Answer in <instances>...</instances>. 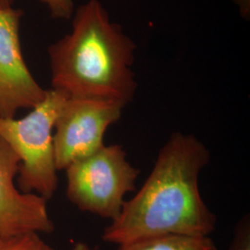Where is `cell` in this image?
<instances>
[{"mask_svg": "<svg viewBox=\"0 0 250 250\" xmlns=\"http://www.w3.org/2000/svg\"><path fill=\"white\" fill-rule=\"evenodd\" d=\"M14 3V0H0V9L11 8Z\"/></svg>", "mask_w": 250, "mask_h": 250, "instance_id": "13", "label": "cell"}, {"mask_svg": "<svg viewBox=\"0 0 250 250\" xmlns=\"http://www.w3.org/2000/svg\"><path fill=\"white\" fill-rule=\"evenodd\" d=\"M19 169L18 156L0 138V239L54 231L47 200L17 188Z\"/></svg>", "mask_w": 250, "mask_h": 250, "instance_id": "7", "label": "cell"}, {"mask_svg": "<svg viewBox=\"0 0 250 250\" xmlns=\"http://www.w3.org/2000/svg\"><path fill=\"white\" fill-rule=\"evenodd\" d=\"M45 4L54 19L70 20L72 18L75 7L73 0H39Z\"/></svg>", "mask_w": 250, "mask_h": 250, "instance_id": "11", "label": "cell"}, {"mask_svg": "<svg viewBox=\"0 0 250 250\" xmlns=\"http://www.w3.org/2000/svg\"><path fill=\"white\" fill-rule=\"evenodd\" d=\"M0 250H54L39 233H26L0 239Z\"/></svg>", "mask_w": 250, "mask_h": 250, "instance_id": "9", "label": "cell"}, {"mask_svg": "<svg viewBox=\"0 0 250 250\" xmlns=\"http://www.w3.org/2000/svg\"><path fill=\"white\" fill-rule=\"evenodd\" d=\"M72 31L48 46L51 85L69 98L97 99L125 108L137 83L132 69L136 44L112 21L99 0L74 10Z\"/></svg>", "mask_w": 250, "mask_h": 250, "instance_id": "2", "label": "cell"}, {"mask_svg": "<svg viewBox=\"0 0 250 250\" xmlns=\"http://www.w3.org/2000/svg\"><path fill=\"white\" fill-rule=\"evenodd\" d=\"M123 107L97 99L69 98L54 126L56 165L65 170L72 162L97 151L108 127L117 123Z\"/></svg>", "mask_w": 250, "mask_h": 250, "instance_id": "5", "label": "cell"}, {"mask_svg": "<svg viewBox=\"0 0 250 250\" xmlns=\"http://www.w3.org/2000/svg\"><path fill=\"white\" fill-rule=\"evenodd\" d=\"M118 250H219L210 236L166 234L118 246Z\"/></svg>", "mask_w": 250, "mask_h": 250, "instance_id": "8", "label": "cell"}, {"mask_svg": "<svg viewBox=\"0 0 250 250\" xmlns=\"http://www.w3.org/2000/svg\"><path fill=\"white\" fill-rule=\"evenodd\" d=\"M64 170L66 195L72 204L110 222L121 213L125 196L134 191L140 174L121 145H104Z\"/></svg>", "mask_w": 250, "mask_h": 250, "instance_id": "4", "label": "cell"}, {"mask_svg": "<svg viewBox=\"0 0 250 250\" xmlns=\"http://www.w3.org/2000/svg\"><path fill=\"white\" fill-rule=\"evenodd\" d=\"M69 96L61 90H46L45 99L20 119L0 117V138L20 160L18 183L25 193L45 200L58 188V168L54 152V126Z\"/></svg>", "mask_w": 250, "mask_h": 250, "instance_id": "3", "label": "cell"}, {"mask_svg": "<svg viewBox=\"0 0 250 250\" xmlns=\"http://www.w3.org/2000/svg\"><path fill=\"white\" fill-rule=\"evenodd\" d=\"M70 250H99L97 248H93L89 246L88 244L86 243H83V242H79V243H76L72 246V249Z\"/></svg>", "mask_w": 250, "mask_h": 250, "instance_id": "12", "label": "cell"}, {"mask_svg": "<svg viewBox=\"0 0 250 250\" xmlns=\"http://www.w3.org/2000/svg\"><path fill=\"white\" fill-rule=\"evenodd\" d=\"M229 250H250V217L244 215L236 224Z\"/></svg>", "mask_w": 250, "mask_h": 250, "instance_id": "10", "label": "cell"}, {"mask_svg": "<svg viewBox=\"0 0 250 250\" xmlns=\"http://www.w3.org/2000/svg\"><path fill=\"white\" fill-rule=\"evenodd\" d=\"M209 161V150L197 136L170 134L142 188L104 229L103 241L120 246L166 234L210 236L217 217L198 186Z\"/></svg>", "mask_w": 250, "mask_h": 250, "instance_id": "1", "label": "cell"}, {"mask_svg": "<svg viewBox=\"0 0 250 250\" xmlns=\"http://www.w3.org/2000/svg\"><path fill=\"white\" fill-rule=\"evenodd\" d=\"M21 9H0V117L14 118L23 108H33L46 95L29 71L21 42Z\"/></svg>", "mask_w": 250, "mask_h": 250, "instance_id": "6", "label": "cell"}]
</instances>
